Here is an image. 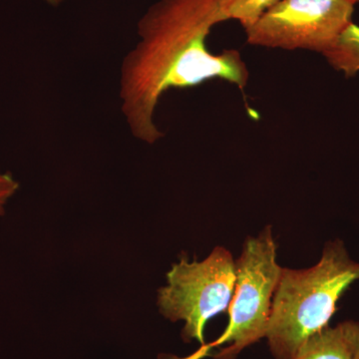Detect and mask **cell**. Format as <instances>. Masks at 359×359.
Masks as SVG:
<instances>
[{"label": "cell", "mask_w": 359, "mask_h": 359, "mask_svg": "<svg viewBox=\"0 0 359 359\" xmlns=\"http://www.w3.org/2000/svg\"><path fill=\"white\" fill-rule=\"evenodd\" d=\"M221 0H156L137 25L139 40L120 71L121 110L135 138L149 145L165 136L155 123L161 98L219 79L247 86L250 71L235 49L209 50L212 28L223 23Z\"/></svg>", "instance_id": "obj_1"}, {"label": "cell", "mask_w": 359, "mask_h": 359, "mask_svg": "<svg viewBox=\"0 0 359 359\" xmlns=\"http://www.w3.org/2000/svg\"><path fill=\"white\" fill-rule=\"evenodd\" d=\"M359 280V263L341 240L330 241L316 266L283 269L266 339L275 359H294L302 344L327 325L340 297Z\"/></svg>", "instance_id": "obj_2"}, {"label": "cell", "mask_w": 359, "mask_h": 359, "mask_svg": "<svg viewBox=\"0 0 359 359\" xmlns=\"http://www.w3.org/2000/svg\"><path fill=\"white\" fill-rule=\"evenodd\" d=\"M283 269L276 261L271 226H266L257 237L245 240L242 254L236 261L229 325L211 344L212 347H221L215 359H237L245 348L266 337Z\"/></svg>", "instance_id": "obj_3"}, {"label": "cell", "mask_w": 359, "mask_h": 359, "mask_svg": "<svg viewBox=\"0 0 359 359\" xmlns=\"http://www.w3.org/2000/svg\"><path fill=\"white\" fill-rule=\"evenodd\" d=\"M236 283V261L230 250L217 247L203 261L182 256L167 273V283L158 290L157 306L167 320L184 321L182 337L205 344L208 321L228 311Z\"/></svg>", "instance_id": "obj_4"}, {"label": "cell", "mask_w": 359, "mask_h": 359, "mask_svg": "<svg viewBox=\"0 0 359 359\" xmlns=\"http://www.w3.org/2000/svg\"><path fill=\"white\" fill-rule=\"evenodd\" d=\"M353 13L347 0H282L245 30L247 42L323 54L353 23Z\"/></svg>", "instance_id": "obj_5"}, {"label": "cell", "mask_w": 359, "mask_h": 359, "mask_svg": "<svg viewBox=\"0 0 359 359\" xmlns=\"http://www.w3.org/2000/svg\"><path fill=\"white\" fill-rule=\"evenodd\" d=\"M294 359H359V321L323 328L302 344Z\"/></svg>", "instance_id": "obj_6"}, {"label": "cell", "mask_w": 359, "mask_h": 359, "mask_svg": "<svg viewBox=\"0 0 359 359\" xmlns=\"http://www.w3.org/2000/svg\"><path fill=\"white\" fill-rule=\"evenodd\" d=\"M334 69L346 77L359 72V26L351 23L328 50L323 54Z\"/></svg>", "instance_id": "obj_7"}, {"label": "cell", "mask_w": 359, "mask_h": 359, "mask_svg": "<svg viewBox=\"0 0 359 359\" xmlns=\"http://www.w3.org/2000/svg\"><path fill=\"white\" fill-rule=\"evenodd\" d=\"M280 1L282 0H221L219 16L223 22L237 20L247 30Z\"/></svg>", "instance_id": "obj_8"}, {"label": "cell", "mask_w": 359, "mask_h": 359, "mask_svg": "<svg viewBox=\"0 0 359 359\" xmlns=\"http://www.w3.org/2000/svg\"><path fill=\"white\" fill-rule=\"evenodd\" d=\"M18 189H20V182L11 173L2 172L0 169V217L6 215L7 204L18 193Z\"/></svg>", "instance_id": "obj_9"}, {"label": "cell", "mask_w": 359, "mask_h": 359, "mask_svg": "<svg viewBox=\"0 0 359 359\" xmlns=\"http://www.w3.org/2000/svg\"><path fill=\"white\" fill-rule=\"evenodd\" d=\"M212 348V344H203L202 346L195 351L191 355L187 356V358H177V356H169L167 359H202L205 356L209 355L210 351Z\"/></svg>", "instance_id": "obj_10"}, {"label": "cell", "mask_w": 359, "mask_h": 359, "mask_svg": "<svg viewBox=\"0 0 359 359\" xmlns=\"http://www.w3.org/2000/svg\"><path fill=\"white\" fill-rule=\"evenodd\" d=\"M51 6L57 7L60 6L61 4L65 1V0H46Z\"/></svg>", "instance_id": "obj_11"}, {"label": "cell", "mask_w": 359, "mask_h": 359, "mask_svg": "<svg viewBox=\"0 0 359 359\" xmlns=\"http://www.w3.org/2000/svg\"><path fill=\"white\" fill-rule=\"evenodd\" d=\"M347 1L351 2L354 6H355V4H359V0H347Z\"/></svg>", "instance_id": "obj_12"}]
</instances>
